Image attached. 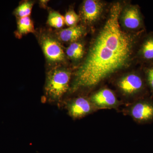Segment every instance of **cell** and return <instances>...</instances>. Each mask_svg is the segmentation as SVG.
Wrapping results in <instances>:
<instances>
[{"label":"cell","instance_id":"1","mask_svg":"<svg viewBox=\"0 0 153 153\" xmlns=\"http://www.w3.org/2000/svg\"><path fill=\"white\" fill-rule=\"evenodd\" d=\"M122 11L120 3L113 5L109 17L91 45L85 60L77 68L69 91L92 88L113 74L126 68L131 62L139 34L122 30L119 19Z\"/></svg>","mask_w":153,"mask_h":153},{"label":"cell","instance_id":"2","mask_svg":"<svg viewBox=\"0 0 153 153\" xmlns=\"http://www.w3.org/2000/svg\"><path fill=\"white\" fill-rule=\"evenodd\" d=\"M71 71L68 68L57 66L52 67L47 73L44 93L47 101L59 104L70 88Z\"/></svg>","mask_w":153,"mask_h":153},{"label":"cell","instance_id":"3","mask_svg":"<svg viewBox=\"0 0 153 153\" xmlns=\"http://www.w3.org/2000/svg\"><path fill=\"white\" fill-rule=\"evenodd\" d=\"M116 85L122 95L126 98L132 100V102L145 97L148 87L144 76L138 72L122 76L118 79Z\"/></svg>","mask_w":153,"mask_h":153},{"label":"cell","instance_id":"4","mask_svg":"<svg viewBox=\"0 0 153 153\" xmlns=\"http://www.w3.org/2000/svg\"><path fill=\"white\" fill-rule=\"evenodd\" d=\"M39 42L47 63L52 67L60 66L66 61V53L60 42L49 32H42Z\"/></svg>","mask_w":153,"mask_h":153},{"label":"cell","instance_id":"5","mask_svg":"<svg viewBox=\"0 0 153 153\" xmlns=\"http://www.w3.org/2000/svg\"><path fill=\"white\" fill-rule=\"evenodd\" d=\"M123 113L140 124L152 123L153 122V100L144 97L130 102L123 108Z\"/></svg>","mask_w":153,"mask_h":153},{"label":"cell","instance_id":"6","mask_svg":"<svg viewBox=\"0 0 153 153\" xmlns=\"http://www.w3.org/2000/svg\"><path fill=\"white\" fill-rule=\"evenodd\" d=\"M65 107L68 115L74 120L82 118L97 111L89 97L83 96L67 100Z\"/></svg>","mask_w":153,"mask_h":153},{"label":"cell","instance_id":"7","mask_svg":"<svg viewBox=\"0 0 153 153\" xmlns=\"http://www.w3.org/2000/svg\"><path fill=\"white\" fill-rule=\"evenodd\" d=\"M97 110L117 109L123 104L118 99L114 92L109 88H102L91 94L89 97Z\"/></svg>","mask_w":153,"mask_h":153},{"label":"cell","instance_id":"8","mask_svg":"<svg viewBox=\"0 0 153 153\" xmlns=\"http://www.w3.org/2000/svg\"><path fill=\"white\" fill-rule=\"evenodd\" d=\"M123 26L130 30H139L143 27L142 15L137 6H130L124 9L120 14Z\"/></svg>","mask_w":153,"mask_h":153},{"label":"cell","instance_id":"9","mask_svg":"<svg viewBox=\"0 0 153 153\" xmlns=\"http://www.w3.org/2000/svg\"><path fill=\"white\" fill-rule=\"evenodd\" d=\"M103 9V4L101 2L96 0H86L84 1L81 7V18L85 24H93L100 16Z\"/></svg>","mask_w":153,"mask_h":153},{"label":"cell","instance_id":"10","mask_svg":"<svg viewBox=\"0 0 153 153\" xmlns=\"http://www.w3.org/2000/svg\"><path fill=\"white\" fill-rule=\"evenodd\" d=\"M85 32L84 26L77 25L59 30L56 33V37L60 42L71 44L82 38Z\"/></svg>","mask_w":153,"mask_h":153},{"label":"cell","instance_id":"11","mask_svg":"<svg viewBox=\"0 0 153 153\" xmlns=\"http://www.w3.org/2000/svg\"><path fill=\"white\" fill-rule=\"evenodd\" d=\"M140 59L150 64H153V33L147 35L140 46L138 52Z\"/></svg>","mask_w":153,"mask_h":153},{"label":"cell","instance_id":"12","mask_svg":"<svg viewBox=\"0 0 153 153\" xmlns=\"http://www.w3.org/2000/svg\"><path fill=\"white\" fill-rule=\"evenodd\" d=\"M35 32L34 23L30 16L18 19L17 30L15 33L17 38H21L23 36Z\"/></svg>","mask_w":153,"mask_h":153},{"label":"cell","instance_id":"13","mask_svg":"<svg viewBox=\"0 0 153 153\" xmlns=\"http://www.w3.org/2000/svg\"><path fill=\"white\" fill-rule=\"evenodd\" d=\"M65 53L71 60L75 61L80 60L84 55V46L82 43L78 41L71 43L66 49Z\"/></svg>","mask_w":153,"mask_h":153},{"label":"cell","instance_id":"14","mask_svg":"<svg viewBox=\"0 0 153 153\" xmlns=\"http://www.w3.org/2000/svg\"><path fill=\"white\" fill-rule=\"evenodd\" d=\"M47 23L52 28L61 29L65 24L64 16L57 11H50L47 18Z\"/></svg>","mask_w":153,"mask_h":153},{"label":"cell","instance_id":"15","mask_svg":"<svg viewBox=\"0 0 153 153\" xmlns=\"http://www.w3.org/2000/svg\"><path fill=\"white\" fill-rule=\"evenodd\" d=\"M34 2L33 1H25L21 3L16 9L14 12V15L17 19L30 16L32 13Z\"/></svg>","mask_w":153,"mask_h":153},{"label":"cell","instance_id":"16","mask_svg":"<svg viewBox=\"0 0 153 153\" xmlns=\"http://www.w3.org/2000/svg\"><path fill=\"white\" fill-rule=\"evenodd\" d=\"M64 19L65 24L68 27H71L77 25L80 20V17L74 10L70 9L65 14Z\"/></svg>","mask_w":153,"mask_h":153},{"label":"cell","instance_id":"17","mask_svg":"<svg viewBox=\"0 0 153 153\" xmlns=\"http://www.w3.org/2000/svg\"><path fill=\"white\" fill-rule=\"evenodd\" d=\"M144 73L147 86L153 94V64H150L145 68Z\"/></svg>","mask_w":153,"mask_h":153},{"label":"cell","instance_id":"18","mask_svg":"<svg viewBox=\"0 0 153 153\" xmlns=\"http://www.w3.org/2000/svg\"><path fill=\"white\" fill-rule=\"evenodd\" d=\"M48 1H40V5L41 7L45 8L47 5Z\"/></svg>","mask_w":153,"mask_h":153}]
</instances>
